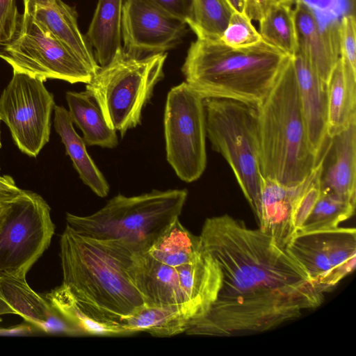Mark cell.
Masks as SVG:
<instances>
[{"mask_svg":"<svg viewBox=\"0 0 356 356\" xmlns=\"http://www.w3.org/2000/svg\"><path fill=\"white\" fill-rule=\"evenodd\" d=\"M291 60L309 144L313 152L319 158L327 139V84L303 55L296 52Z\"/></svg>","mask_w":356,"mask_h":356,"instance_id":"17","label":"cell"},{"mask_svg":"<svg viewBox=\"0 0 356 356\" xmlns=\"http://www.w3.org/2000/svg\"><path fill=\"white\" fill-rule=\"evenodd\" d=\"M207 136L230 165L255 216L261 174L259 105L220 98L204 99Z\"/></svg>","mask_w":356,"mask_h":356,"instance_id":"7","label":"cell"},{"mask_svg":"<svg viewBox=\"0 0 356 356\" xmlns=\"http://www.w3.org/2000/svg\"><path fill=\"white\" fill-rule=\"evenodd\" d=\"M327 135L332 138L356 120V72L346 67L340 58L327 83Z\"/></svg>","mask_w":356,"mask_h":356,"instance_id":"23","label":"cell"},{"mask_svg":"<svg viewBox=\"0 0 356 356\" xmlns=\"http://www.w3.org/2000/svg\"><path fill=\"white\" fill-rule=\"evenodd\" d=\"M277 2L285 3L290 5H293L296 0H275Z\"/></svg>","mask_w":356,"mask_h":356,"instance_id":"42","label":"cell"},{"mask_svg":"<svg viewBox=\"0 0 356 356\" xmlns=\"http://www.w3.org/2000/svg\"><path fill=\"white\" fill-rule=\"evenodd\" d=\"M45 298L82 336L132 335L131 332L124 327L108 324L103 313L76 299L63 284L48 293Z\"/></svg>","mask_w":356,"mask_h":356,"instance_id":"22","label":"cell"},{"mask_svg":"<svg viewBox=\"0 0 356 356\" xmlns=\"http://www.w3.org/2000/svg\"><path fill=\"white\" fill-rule=\"evenodd\" d=\"M188 25L192 21L193 0H141Z\"/></svg>","mask_w":356,"mask_h":356,"instance_id":"36","label":"cell"},{"mask_svg":"<svg viewBox=\"0 0 356 356\" xmlns=\"http://www.w3.org/2000/svg\"><path fill=\"white\" fill-rule=\"evenodd\" d=\"M127 272L145 305L185 306L194 320L193 313L180 287L175 268L156 260L147 252H141L133 254Z\"/></svg>","mask_w":356,"mask_h":356,"instance_id":"16","label":"cell"},{"mask_svg":"<svg viewBox=\"0 0 356 356\" xmlns=\"http://www.w3.org/2000/svg\"><path fill=\"white\" fill-rule=\"evenodd\" d=\"M292 5L275 2L259 21L261 39L291 57L297 51V34Z\"/></svg>","mask_w":356,"mask_h":356,"instance_id":"29","label":"cell"},{"mask_svg":"<svg viewBox=\"0 0 356 356\" xmlns=\"http://www.w3.org/2000/svg\"><path fill=\"white\" fill-rule=\"evenodd\" d=\"M259 117L261 176L286 186L299 184L320 157L309 144L291 57L259 105Z\"/></svg>","mask_w":356,"mask_h":356,"instance_id":"4","label":"cell"},{"mask_svg":"<svg viewBox=\"0 0 356 356\" xmlns=\"http://www.w3.org/2000/svg\"><path fill=\"white\" fill-rule=\"evenodd\" d=\"M234 11L227 0H193L188 26L197 38L220 40Z\"/></svg>","mask_w":356,"mask_h":356,"instance_id":"30","label":"cell"},{"mask_svg":"<svg viewBox=\"0 0 356 356\" xmlns=\"http://www.w3.org/2000/svg\"><path fill=\"white\" fill-rule=\"evenodd\" d=\"M122 6L123 0H98L85 35L100 67L107 65L122 47Z\"/></svg>","mask_w":356,"mask_h":356,"instance_id":"24","label":"cell"},{"mask_svg":"<svg viewBox=\"0 0 356 356\" xmlns=\"http://www.w3.org/2000/svg\"><path fill=\"white\" fill-rule=\"evenodd\" d=\"M340 59L342 63L356 72L355 15L350 13L339 20Z\"/></svg>","mask_w":356,"mask_h":356,"instance_id":"34","label":"cell"},{"mask_svg":"<svg viewBox=\"0 0 356 356\" xmlns=\"http://www.w3.org/2000/svg\"><path fill=\"white\" fill-rule=\"evenodd\" d=\"M187 24L141 0H125L121 32L124 50L134 57L163 54L187 33Z\"/></svg>","mask_w":356,"mask_h":356,"instance_id":"13","label":"cell"},{"mask_svg":"<svg viewBox=\"0 0 356 356\" xmlns=\"http://www.w3.org/2000/svg\"><path fill=\"white\" fill-rule=\"evenodd\" d=\"M24 10L75 53L95 74L100 66L79 28L74 7L62 0H24Z\"/></svg>","mask_w":356,"mask_h":356,"instance_id":"18","label":"cell"},{"mask_svg":"<svg viewBox=\"0 0 356 356\" xmlns=\"http://www.w3.org/2000/svg\"><path fill=\"white\" fill-rule=\"evenodd\" d=\"M290 56L263 40L232 48L220 40L197 38L181 67L185 82L202 98H220L259 105Z\"/></svg>","mask_w":356,"mask_h":356,"instance_id":"2","label":"cell"},{"mask_svg":"<svg viewBox=\"0 0 356 356\" xmlns=\"http://www.w3.org/2000/svg\"><path fill=\"white\" fill-rule=\"evenodd\" d=\"M259 31L252 20L244 13L234 11L220 41L232 48H245L261 40Z\"/></svg>","mask_w":356,"mask_h":356,"instance_id":"32","label":"cell"},{"mask_svg":"<svg viewBox=\"0 0 356 356\" xmlns=\"http://www.w3.org/2000/svg\"><path fill=\"white\" fill-rule=\"evenodd\" d=\"M23 191L16 185L12 177L0 175V206L10 204L19 197Z\"/></svg>","mask_w":356,"mask_h":356,"instance_id":"37","label":"cell"},{"mask_svg":"<svg viewBox=\"0 0 356 356\" xmlns=\"http://www.w3.org/2000/svg\"><path fill=\"white\" fill-rule=\"evenodd\" d=\"M307 177L296 186H286L261 177L259 210L257 216L259 229L281 246L286 247L297 232L293 221V207Z\"/></svg>","mask_w":356,"mask_h":356,"instance_id":"19","label":"cell"},{"mask_svg":"<svg viewBox=\"0 0 356 356\" xmlns=\"http://www.w3.org/2000/svg\"><path fill=\"white\" fill-rule=\"evenodd\" d=\"M6 314H15V312L1 298H0V323L2 321V316Z\"/></svg>","mask_w":356,"mask_h":356,"instance_id":"39","label":"cell"},{"mask_svg":"<svg viewBox=\"0 0 356 356\" xmlns=\"http://www.w3.org/2000/svg\"><path fill=\"white\" fill-rule=\"evenodd\" d=\"M166 58L167 53L137 58L122 47L86 84L108 126L121 137L140 124L143 110L163 78Z\"/></svg>","mask_w":356,"mask_h":356,"instance_id":"6","label":"cell"},{"mask_svg":"<svg viewBox=\"0 0 356 356\" xmlns=\"http://www.w3.org/2000/svg\"><path fill=\"white\" fill-rule=\"evenodd\" d=\"M44 82L13 71L0 95V121L8 127L19 149L31 157H36L50 139L56 104Z\"/></svg>","mask_w":356,"mask_h":356,"instance_id":"11","label":"cell"},{"mask_svg":"<svg viewBox=\"0 0 356 356\" xmlns=\"http://www.w3.org/2000/svg\"><path fill=\"white\" fill-rule=\"evenodd\" d=\"M13 71L45 81L59 79L88 83L94 76L87 65L26 10L14 39L0 51Z\"/></svg>","mask_w":356,"mask_h":356,"instance_id":"8","label":"cell"},{"mask_svg":"<svg viewBox=\"0 0 356 356\" xmlns=\"http://www.w3.org/2000/svg\"><path fill=\"white\" fill-rule=\"evenodd\" d=\"M50 212L40 195L26 190L6 205L0 219V271L26 277L54 234Z\"/></svg>","mask_w":356,"mask_h":356,"instance_id":"9","label":"cell"},{"mask_svg":"<svg viewBox=\"0 0 356 356\" xmlns=\"http://www.w3.org/2000/svg\"><path fill=\"white\" fill-rule=\"evenodd\" d=\"M234 10L243 13V0H227Z\"/></svg>","mask_w":356,"mask_h":356,"instance_id":"40","label":"cell"},{"mask_svg":"<svg viewBox=\"0 0 356 356\" xmlns=\"http://www.w3.org/2000/svg\"><path fill=\"white\" fill-rule=\"evenodd\" d=\"M350 6V13L355 15V0H347Z\"/></svg>","mask_w":356,"mask_h":356,"instance_id":"41","label":"cell"},{"mask_svg":"<svg viewBox=\"0 0 356 356\" xmlns=\"http://www.w3.org/2000/svg\"><path fill=\"white\" fill-rule=\"evenodd\" d=\"M20 18L17 0H0V47L7 45L14 39Z\"/></svg>","mask_w":356,"mask_h":356,"instance_id":"35","label":"cell"},{"mask_svg":"<svg viewBox=\"0 0 356 356\" xmlns=\"http://www.w3.org/2000/svg\"><path fill=\"white\" fill-rule=\"evenodd\" d=\"M193 316L185 306L144 305L122 319V325L133 334L145 332L154 337H167L185 333Z\"/></svg>","mask_w":356,"mask_h":356,"instance_id":"27","label":"cell"},{"mask_svg":"<svg viewBox=\"0 0 356 356\" xmlns=\"http://www.w3.org/2000/svg\"><path fill=\"white\" fill-rule=\"evenodd\" d=\"M133 254L116 241L84 236L66 225L60 240L63 284L76 299L123 319L145 305L127 272Z\"/></svg>","mask_w":356,"mask_h":356,"instance_id":"3","label":"cell"},{"mask_svg":"<svg viewBox=\"0 0 356 356\" xmlns=\"http://www.w3.org/2000/svg\"><path fill=\"white\" fill-rule=\"evenodd\" d=\"M0 298L26 321L46 330L59 314L45 298L35 293L26 277L0 271Z\"/></svg>","mask_w":356,"mask_h":356,"instance_id":"25","label":"cell"},{"mask_svg":"<svg viewBox=\"0 0 356 356\" xmlns=\"http://www.w3.org/2000/svg\"><path fill=\"white\" fill-rule=\"evenodd\" d=\"M200 237L218 264L222 280L216 300L186 334L264 332L322 305L324 293L303 266L260 229L224 214L207 218Z\"/></svg>","mask_w":356,"mask_h":356,"instance_id":"1","label":"cell"},{"mask_svg":"<svg viewBox=\"0 0 356 356\" xmlns=\"http://www.w3.org/2000/svg\"><path fill=\"white\" fill-rule=\"evenodd\" d=\"M0 170H1V167H0Z\"/></svg>","mask_w":356,"mask_h":356,"instance_id":"45","label":"cell"},{"mask_svg":"<svg viewBox=\"0 0 356 356\" xmlns=\"http://www.w3.org/2000/svg\"><path fill=\"white\" fill-rule=\"evenodd\" d=\"M355 203L321 192L311 213L298 232H316L334 229L355 213Z\"/></svg>","mask_w":356,"mask_h":356,"instance_id":"31","label":"cell"},{"mask_svg":"<svg viewBox=\"0 0 356 356\" xmlns=\"http://www.w3.org/2000/svg\"><path fill=\"white\" fill-rule=\"evenodd\" d=\"M65 99L71 120L83 133L88 146L114 148L118 144L117 131L111 129L93 97L87 91H67Z\"/></svg>","mask_w":356,"mask_h":356,"instance_id":"26","label":"cell"},{"mask_svg":"<svg viewBox=\"0 0 356 356\" xmlns=\"http://www.w3.org/2000/svg\"><path fill=\"white\" fill-rule=\"evenodd\" d=\"M167 161L182 181L198 179L207 166L204 98L185 81L168 92L164 113Z\"/></svg>","mask_w":356,"mask_h":356,"instance_id":"10","label":"cell"},{"mask_svg":"<svg viewBox=\"0 0 356 356\" xmlns=\"http://www.w3.org/2000/svg\"><path fill=\"white\" fill-rule=\"evenodd\" d=\"M187 197L185 188L152 190L131 197L118 194L92 214L67 213V225L84 236L116 241L134 254L147 252L179 218Z\"/></svg>","mask_w":356,"mask_h":356,"instance_id":"5","label":"cell"},{"mask_svg":"<svg viewBox=\"0 0 356 356\" xmlns=\"http://www.w3.org/2000/svg\"><path fill=\"white\" fill-rule=\"evenodd\" d=\"M175 268L186 301L193 313V321L202 318L219 292L222 274L218 264L204 250L193 261Z\"/></svg>","mask_w":356,"mask_h":356,"instance_id":"20","label":"cell"},{"mask_svg":"<svg viewBox=\"0 0 356 356\" xmlns=\"http://www.w3.org/2000/svg\"><path fill=\"white\" fill-rule=\"evenodd\" d=\"M54 112V129L79 178L95 195L106 197L110 191L109 184L88 154L83 138L75 131L68 110L63 106L55 105Z\"/></svg>","mask_w":356,"mask_h":356,"instance_id":"21","label":"cell"},{"mask_svg":"<svg viewBox=\"0 0 356 356\" xmlns=\"http://www.w3.org/2000/svg\"><path fill=\"white\" fill-rule=\"evenodd\" d=\"M296 52L303 55L321 79L327 84L340 56L339 20L323 22L316 10L305 0H296Z\"/></svg>","mask_w":356,"mask_h":356,"instance_id":"14","label":"cell"},{"mask_svg":"<svg viewBox=\"0 0 356 356\" xmlns=\"http://www.w3.org/2000/svg\"><path fill=\"white\" fill-rule=\"evenodd\" d=\"M286 248L324 293L355 268L356 230L353 227L297 232Z\"/></svg>","mask_w":356,"mask_h":356,"instance_id":"12","label":"cell"},{"mask_svg":"<svg viewBox=\"0 0 356 356\" xmlns=\"http://www.w3.org/2000/svg\"><path fill=\"white\" fill-rule=\"evenodd\" d=\"M1 147V131H0V148Z\"/></svg>","mask_w":356,"mask_h":356,"instance_id":"44","label":"cell"},{"mask_svg":"<svg viewBox=\"0 0 356 356\" xmlns=\"http://www.w3.org/2000/svg\"><path fill=\"white\" fill-rule=\"evenodd\" d=\"M321 162L320 155L317 165L308 176L305 186L298 194L295 202L293 221L297 232L299 231L311 213L321 195L320 173Z\"/></svg>","mask_w":356,"mask_h":356,"instance_id":"33","label":"cell"},{"mask_svg":"<svg viewBox=\"0 0 356 356\" xmlns=\"http://www.w3.org/2000/svg\"><path fill=\"white\" fill-rule=\"evenodd\" d=\"M275 0H243V13L251 19L259 21Z\"/></svg>","mask_w":356,"mask_h":356,"instance_id":"38","label":"cell"},{"mask_svg":"<svg viewBox=\"0 0 356 356\" xmlns=\"http://www.w3.org/2000/svg\"><path fill=\"white\" fill-rule=\"evenodd\" d=\"M6 207V205H5V206H0V219H1L2 215H3V212H4Z\"/></svg>","mask_w":356,"mask_h":356,"instance_id":"43","label":"cell"},{"mask_svg":"<svg viewBox=\"0 0 356 356\" xmlns=\"http://www.w3.org/2000/svg\"><path fill=\"white\" fill-rule=\"evenodd\" d=\"M203 250L200 236L192 234L177 218L147 252L156 260L176 268L193 261Z\"/></svg>","mask_w":356,"mask_h":356,"instance_id":"28","label":"cell"},{"mask_svg":"<svg viewBox=\"0 0 356 356\" xmlns=\"http://www.w3.org/2000/svg\"><path fill=\"white\" fill-rule=\"evenodd\" d=\"M322 193L356 202V120L327 139L321 154Z\"/></svg>","mask_w":356,"mask_h":356,"instance_id":"15","label":"cell"}]
</instances>
